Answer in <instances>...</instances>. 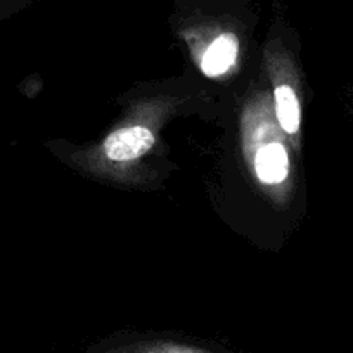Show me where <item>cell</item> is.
<instances>
[{
	"label": "cell",
	"instance_id": "6da1fadb",
	"mask_svg": "<svg viewBox=\"0 0 353 353\" xmlns=\"http://www.w3.org/2000/svg\"><path fill=\"white\" fill-rule=\"evenodd\" d=\"M154 144V135L144 127H127L117 130L104 141V152L111 161H132L141 158Z\"/></svg>",
	"mask_w": 353,
	"mask_h": 353
},
{
	"label": "cell",
	"instance_id": "7a4b0ae2",
	"mask_svg": "<svg viewBox=\"0 0 353 353\" xmlns=\"http://www.w3.org/2000/svg\"><path fill=\"white\" fill-rule=\"evenodd\" d=\"M256 175L265 184H279L290 173V158L281 144H267L256 152L254 159Z\"/></svg>",
	"mask_w": 353,
	"mask_h": 353
},
{
	"label": "cell",
	"instance_id": "3957f363",
	"mask_svg": "<svg viewBox=\"0 0 353 353\" xmlns=\"http://www.w3.org/2000/svg\"><path fill=\"white\" fill-rule=\"evenodd\" d=\"M237 57V39L230 33L216 37L206 49L201 61V70L206 77H220L225 73Z\"/></svg>",
	"mask_w": 353,
	"mask_h": 353
},
{
	"label": "cell",
	"instance_id": "277c9868",
	"mask_svg": "<svg viewBox=\"0 0 353 353\" xmlns=\"http://www.w3.org/2000/svg\"><path fill=\"white\" fill-rule=\"evenodd\" d=\"M276 110L283 130L296 134L300 128V101L290 85H279L276 88Z\"/></svg>",
	"mask_w": 353,
	"mask_h": 353
},
{
	"label": "cell",
	"instance_id": "5b68a950",
	"mask_svg": "<svg viewBox=\"0 0 353 353\" xmlns=\"http://www.w3.org/2000/svg\"><path fill=\"white\" fill-rule=\"evenodd\" d=\"M101 353H215L208 350L192 348L189 345L179 343H139V345H125L117 348L104 350Z\"/></svg>",
	"mask_w": 353,
	"mask_h": 353
}]
</instances>
